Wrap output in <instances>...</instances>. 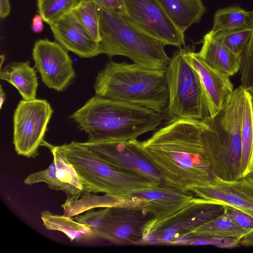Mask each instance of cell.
I'll return each instance as SVG.
<instances>
[{
    "instance_id": "6da1fadb",
    "label": "cell",
    "mask_w": 253,
    "mask_h": 253,
    "mask_svg": "<svg viewBox=\"0 0 253 253\" xmlns=\"http://www.w3.org/2000/svg\"><path fill=\"white\" fill-rule=\"evenodd\" d=\"M207 121L172 119L148 139L137 141L164 183L183 192L213 183L215 176L206 151Z\"/></svg>"
},
{
    "instance_id": "7a4b0ae2",
    "label": "cell",
    "mask_w": 253,
    "mask_h": 253,
    "mask_svg": "<svg viewBox=\"0 0 253 253\" xmlns=\"http://www.w3.org/2000/svg\"><path fill=\"white\" fill-rule=\"evenodd\" d=\"M69 117L88 140L112 141L137 139L157 129L165 119L163 113L97 95Z\"/></svg>"
},
{
    "instance_id": "3957f363",
    "label": "cell",
    "mask_w": 253,
    "mask_h": 253,
    "mask_svg": "<svg viewBox=\"0 0 253 253\" xmlns=\"http://www.w3.org/2000/svg\"><path fill=\"white\" fill-rule=\"evenodd\" d=\"M97 95L163 113L169 101L166 69L108 62L94 84Z\"/></svg>"
},
{
    "instance_id": "277c9868",
    "label": "cell",
    "mask_w": 253,
    "mask_h": 253,
    "mask_svg": "<svg viewBox=\"0 0 253 253\" xmlns=\"http://www.w3.org/2000/svg\"><path fill=\"white\" fill-rule=\"evenodd\" d=\"M246 90L241 85L235 89L221 110L207 121L208 156L215 176L224 181L243 177L241 128Z\"/></svg>"
},
{
    "instance_id": "5b68a950",
    "label": "cell",
    "mask_w": 253,
    "mask_h": 253,
    "mask_svg": "<svg viewBox=\"0 0 253 253\" xmlns=\"http://www.w3.org/2000/svg\"><path fill=\"white\" fill-rule=\"evenodd\" d=\"M98 10L102 53L110 58L124 56L149 69H166L170 58L163 42L143 32L122 14L99 6Z\"/></svg>"
},
{
    "instance_id": "8992f818",
    "label": "cell",
    "mask_w": 253,
    "mask_h": 253,
    "mask_svg": "<svg viewBox=\"0 0 253 253\" xmlns=\"http://www.w3.org/2000/svg\"><path fill=\"white\" fill-rule=\"evenodd\" d=\"M57 146L77 172L83 195L102 193L123 198L135 191L158 185L140 174L103 161L83 143L72 141Z\"/></svg>"
},
{
    "instance_id": "52a82bcc",
    "label": "cell",
    "mask_w": 253,
    "mask_h": 253,
    "mask_svg": "<svg viewBox=\"0 0 253 253\" xmlns=\"http://www.w3.org/2000/svg\"><path fill=\"white\" fill-rule=\"evenodd\" d=\"M185 53V47L175 50L166 69L167 114L170 119L207 121L212 117L210 105L200 77Z\"/></svg>"
},
{
    "instance_id": "ba28073f",
    "label": "cell",
    "mask_w": 253,
    "mask_h": 253,
    "mask_svg": "<svg viewBox=\"0 0 253 253\" xmlns=\"http://www.w3.org/2000/svg\"><path fill=\"white\" fill-rule=\"evenodd\" d=\"M224 205L195 198L175 214L162 220L151 218L145 228L143 244L176 243L201 225L224 214Z\"/></svg>"
},
{
    "instance_id": "9c48e42d",
    "label": "cell",
    "mask_w": 253,
    "mask_h": 253,
    "mask_svg": "<svg viewBox=\"0 0 253 253\" xmlns=\"http://www.w3.org/2000/svg\"><path fill=\"white\" fill-rule=\"evenodd\" d=\"M53 113L45 99H23L19 102L13 119V143L18 155L28 158L38 155Z\"/></svg>"
},
{
    "instance_id": "30bf717a",
    "label": "cell",
    "mask_w": 253,
    "mask_h": 253,
    "mask_svg": "<svg viewBox=\"0 0 253 253\" xmlns=\"http://www.w3.org/2000/svg\"><path fill=\"white\" fill-rule=\"evenodd\" d=\"M125 17L145 33L166 45H185L184 33L175 24L159 0H123Z\"/></svg>"
},
{
    "instance_id": "8fae6325",
    "label": "cell",
    "mask_w": 253,
    "mask_h": 253,
    "mask_svg": "<svg viewBox=\"0 0 253 253\" xmlns=\"http://www.w3.org/2000/svg\"><path fill=\"white\" fill-rule=\"evenodd\" d=\"M99 227L94 231L96 238L118 245L143 244L145 229L152 218L143 211L129 205L104 208Z\"/></svg>"
},
{
    "instance_id": "7c38bea8",
    "label": "cell",
    "mask_w": 253,
    "mask_h": 253,
    "mask_svg": "<svg viewBox=\"0 0 253 253\" xmlns=\"http://www.w3.org/2000/svg\"><path fill=\"white\" fill-rule=\"evenodd\" d=\"M137 141L87 140L83 144L118 169L140 174L157 185L164 183L157 170L140 151Z\"/></svg>"
},
{
    "instance_id": "4fadbf2b",
    "label": "cell",
    "mask_w": 253,
    "mask_h": 253,
    "mask_svg": "<svg viewBox=\"0 0 253 253\" xmlns=\"http://www.w3.org/2000/svg\"><path fill=\"white\" fill-rule=\"evenodd\" d=\"M32 54L35 67L49 88L63 91L74 78L73 61L58 42L39 40L35 43Z\"/></svg>"
},
{
    "instance_id": "5bb4252c",
    "label": "cell",
    "mask_w": 253,
    "mask_h": 253,
    "mask_svg": "<svg viewBox=\"0 0 253 253\" xmlns=\"http://www.w3.org/2000/svg\"><path fill=\"white\" fill-rule=\"evenodd\" d=\"M194 198L190 192H183L165 183L135 191L123 198L128 205L143 211L156 220L175 214Z\"/></svg>"
},
{
    "instance_id": "9a60e30c",
    "label": "cell",
    "mask_w": 253,
    "mask_h": 253,
    "mask_svg": "<svg viewBox=\"0 0 253 253\" xmlns=\"http://www.w3.org/2000/svg\"><path fill=\"white\" fill-rule=\"evenodd\" d=\"M43 144L50 150L53 161L44 170L28 175L24 179V183L31 185L44 182L50 189L64 192L67 195L66 201L79 199L83 195V186L75 169L57 146L44 141Z\"/></svg>"
},
{
    "instance_id": "2e32d148",
    "label": "cell",
    "mask_w": 253,
    "mask_h": 253,
    "mask_svg": "<svg viewBox=\"0 0 253 253\" xmlns=\"http://www.w3.org/2000/svg\"><path fill=\"white\" fill-rule=\"evenodd\" d=\"M189 191L198 198L234 207L253 217V182L245 177L231 181L216 178L211 184L193 187Z\"/></svg>"
},
{
    "instance_id": "e0dca14e",
    "label": "cell",
    "mask_w": 253,
    "mask_h": 253,
    "mask_svg": "<svg viewBox=\"0 0 253 253\" xmlns=\"http://www.w3.org/2000/svg\"><path fill=\"white\" fill-rule=\"evenodd\" d=\"M54 38L67 50L81 58H92L102 53L96 42L71 11L50 25Z\"/></svg>"
},
{
    "instance_id": "ac0fdd59",
    "label": "cell",
    "mask_w": 253,
    "mask_h": 253,
    "mask_svg": "<svg viewBox=\"0 0 253 253\" xmlns=\"http://www.w3.org/2000/svg\"><path fill=\"white\" fill-rule=\"evenodd\" d=\"M185 56L198 72L206 93L212 114L214 116L232 94L233 85L229 77L208 65L189 46L185 47Z\"/></svg>"
},
{
    "instance_id": "d6986e66",
    "label": "cell",
    "mask_w": 253,
    "mask_h": 253,
    "mask_svg": "<svg viewBox=\"0 0 253 253\" xmlns=\"http://www.w3.org/2000/svg\"><path fill=\"white\" fill-rule=\"evenodd\" d=\"M201 42L198 53L208 65L229 77L239 71L241 56L231 51L211 30L204 36Z\"/></svg>"
},
{
    "instance_id": "ffe728a7",
    "label": "cell",
    "mask_w": 253,
    "mask_h": 253,
    "mask_svg": "<svg viewBox=\"0 0 253 253\" xmlns=\"http://www.w3.org/2000/svg\"><path fill=\"white\" fill-rule=\"evenodd\" d=\"M0 78L13 85L19 91L23 99L36 98L38 80L35 67L29 61L11 62L0 70Z\"/></svg>"
},
{
    "instance_id": "44dd1931",
    "label": "cell",
    "mask_w": 253,
    "mask_h": 253,
    "mask_svg": "<svg viewBox=\"0 0 253 253\" xmlns=\"http://www.w3.org/2000/svg\"><path fill=\"white\" fill-rule=\"evenodd\" d=\"M41 218L47 229L63 233L71 242H84L96 238L90 227L72 217L53 214L45 210L41 212Z\"/></svg>"
},
{
    "instance_id": "7402d4cb",
    "label": "cell",
    "mask_w": 253,
    "mask_h": 253,
    "mask_svg": "<svg viewBox=\"0 0 253 253\" xmlns=\"http://www.w3.org/2000/svg\"><path fill=\"white\" fill-rule=\"evenodd\" d=\"M175 24L184 32L206 12L202 0H159Z\"/></svg>"
},
{
    "instance_id": "603a6c76",
    "label": "cell",
    "mask_w": 253,
    "mask_h": 253,
    "mask_svg": "<svg viewBox=\"0 0 253 253\" xmlns=\"http://www.w3.org/2000/svg\"><path fill=\"white\" fill-rule=\"evenodd\" d=\"M248 232L235 224L224 212L219 217L197 228L188 235L187 239L212 238L239 241Z\"/></svg>"
},
{
    "instance_id": "cb8c5ba5",
    "label": "cell",
    "mask_w": 253,
    "mask_h": 253,
    "mask_svg": "<svg viewBox=\"0 0 253 253\" xmlns=\"http://www.w3.org/2000/svg\"><path fill=\"white\" fill-rule=\"evenodd\" d=\"M241 142L242 176L245 177L253 169V113L251 95L247 90L244 100Z\"/></svg>"
},
{
    "instance_id": "d4e9b609",
    "label": "cell",
    "mask_w": 253,
    "mask_h": 253,
    "mask_svg": "<svg viewBox=\"0 0 253 253\" xmlns=\"http://www.w3.org/2000/svg\"><path fill=\"white\" fill-rule=\"evenodd\" d=\"M126 203L127 201L123 198L107 194L98 196L96 194L90 193L84 195L75 200H66L61 207L64 209L63 215L72 217L90 210L122 205Z\"/></svg>"
},
{
    "instance_id": "484cf974",
    "label": "cell",
    "mask_w": 253,
    "mask_h": 253,
    "mask_svg": "<svg viewBox=\"0 0 253 253\" xmlns=\"http://www.w3.org/2000/svg\"><path fill=\"white\" fill-rule=\"evenodd\" d=\"M251 11L239 6H232L218 9L214 14L213 34L250 28Z\"/></svg>"
},
{
    "instance_id": "4316f807",
    "label": "cell",
    "mask_w": 253,
    "mask_h": 253,
    "mask_svg": "<svg viewBox=\"0 0 253 253\" xmlns=\"http://www.w3.org/2000/svg\"><path fill=\"white\" fill-rule=\"evenodd\" d=\"M72 12L92 38L99 43L100 16L97 4L93 0H81Z\"/></svg>"
},
{
    "instance_id": "83f0119b",
    "label": "cell",
    "mask_w": 253,
    "mask_h": 253,
    "mask_svg": "<svg viewBox=\"0 0 253 253\" xmlns=\"http://www.w3.org/2000/svg\"><path fill=\"white\" fill-rule=\"evenodd\" d=\"M81 0H38L39 14L43 21L51 25L71 12Z\"/></svg>"
},
{
    "instance_id": "f1b7e54d",
    "label": "cell",
    "mask_w": 253,
    "mask_h": 253,
    "mask_svg": "<svg viewBox=\"0 0 253 253\" xmlns=\"http://www.w3.org/2000/svg\"><path fill=\"white\" fill-rule=\"evenodd\" d=\"M251 32L250 28L213 34L231 51L241 56L248 43Z\"/></svg>"
},
{
    "instance_id": "f546056e",
    "label": "cell",
    "mask_w": 253,
    "mask_h": 253,
    "mask_svg": "<svg viewBox=\"0 0 253 253\" xmlns=\"http://www.w3.org/2000/svg\"><path fill=\"white\" fill-rule=\"evenodd\" d=\"M250 39L241 55L240 74L241 85L246 90L253 88V11H251Z\"/></svg>"
},
{
    "instance_id": "4dcf8cb0",
    "label": "cell",
    "mask_w": 253,
    "mask_h": 253,
    "mask_svg": "<svg viewBox=\"0 0 253 253\" xmlns=\"http://www.w3.org/2000/svg\"><path fill=\"white\" fill-rule=\"evenodd\" d=\"M225 213L237 226L248 232L253 230V217L234 207L224 205Z\"/></svg>"
},
{
    "instance_id": "1f68e13d",
    "label": "cell",
    "mask_w": 253,
    "mask_h": 253,
    "mask_svg": "<svg viewBox=\"0 0 253 253\" xmlns=\"http://www.w3.org/2000/svg\"><path fill=\"white\" fill-rule=\"evenodd\" d=\"M97 5L108 10L125 15V6L123 0H93Z\"/></svg>"
},
{
    "instance_id": "d6a6232c",
    "label": "cell",
    "mask_w": 253,
    "mask_h": 253,
    "mask_svg": "<svg viewBox=\"0 0 253 253\" xmlns=\"http://www.w3.org/2000/svg\"><path fill=\"white\" fill-rule=\"evenodd\" d=\"M43 19L40 14H36L32 20V29L34 32L40 33L43 29Z\"/></svg>"
},
{
    "instance_id": "836d02e7",
    "label": "cell",
    "mask_w": 253,
    "mask_h": 253,
    "mask_svg": "<svg viewBox=\"0 0 253 253\" xmlns=\"http://www.w3.org/2000/svg\"><path fill=\"white\" fill-rule=\"evenodd\" d=\"M239 245L253 246V230L248 232L238 241Z\"/></svg>"
},
{
    "instance_id": "e575fe53",
    "label": "cell",
    "mask_w": 253,
    "mask_h": 253,
    "mask_svg": "<svg viewBox=\"0 0 253 253\" xmlns=\"http://www.w3.org/2000/svg\"><path fill=\"white\" fill-rule=\"evenodd\" d=\"M9 0H0V16L1 18L7 17L10 12Z\"/></svg>"
},
{
    "instance_id": "d590c367",
    "label": "cell",
    "mask_w": 253,
    "mask_h": 253,
    "mask_svg": "<svg viewBox=\"0 0 253 253\" xmlns=\"http://www.w3.org/2000/svg\"><path fill=\"white\" fill-rule=\"evenodd\" d=\"M5 100V93L2 89L1 85H0V108H2L4 101Z\"/></svg>"
},
{
    "instance_id": "8d00e7d4",
    "label": "cell",
    "mask_w": 253,
    "mask_h": 253,
    "mask_svg": "<svg viewBox=\"0 0 253 253\" xmlns=\"http://www.w3.org/2000/svg\"><path fill=\"white\" fill-rule=\"evenodd\" d=\"M249 180L253 182V169L245 176Z\"/></svg>"
},
{
    "instance_id": "74e56055",
    "label": "cell",
    "mask_w": 253,
    "mask_h": 253,
    "mask_svg": "<svg viewBox=\"0 0 253 253\" xmlns=\"http://www.w3.org/2000/svg\"><path fill=\"white\" fill-rule=\"evenodd\" d=\"M250 93L252 100V107H253V88L249 89L247 90Z\"/></svg>"
},
{
    "instance_id": "f35d334b",
    "label": "cell",
    "mask_w": 253,
    "mask_h": 253,
    "mask_svg": "<svg viewBox=\"0 0 253 253\" xmlns=\"http://www.w3.org/2000/svg\"><path fill=\"white\" fill-rule=\"evenodd\" d=\"M4 55L3 54H2L0 55V69H1V66H2V63L3 62L4 60Z\"/></svg>"
}]
</instances>
